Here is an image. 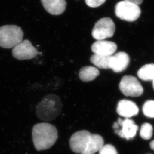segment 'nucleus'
I'll use <instances>...</instances> for the list:
<instances>
[{
    "label": "nucleus",
    "mask_w": 154,
    "mask_h": 154,
    "mask_svg": "<svg viewBox=\"0 0 154 154\" xmlns=\"http://www.w3.org/2000/svg\"><path fill=\"white\" fill-rule=\"evenodd\" d=\"M32 141L38 151L51 148L58 139V132L54 126L48 123H39L32 129Z\"/></svg>",
    "instance_id": "1"
},
{
    "label": "nucleus",
    "mask_w": 154,
    "mask_h": 154,
    "mask_svg": "<svg viewBox=\"0 0 154 154\" xmlns=\"http://www.w3.org/2000/svg\"><path fill=\"white\" fill-rule=\"evenodd\" d=\"M63 107L61 100L56 95L45 96L36 107V115L38 118L45 121H51L60 114Z\"/></svg>",
    "instance_id": "2"
},
{
    "label": "nucleus",
    "mask_w": 154,
    "mask_h": 154,
    "mask_svg": "<svg viewBox=\"0 0 154 154\" xmlns=\"http://www.w3.org/2000/svg\"><path fill=\"white\" fill-rule=\"evenodd\" d=\"M23 32L16 25H4L0 26V47L13 48L23 41Z\"/></svg>",
    "instance_id": "3"
},
{
    "label": "nucleus",
    "mask_w": 154,
    "mask_h": 154,
    "mask_svg": "<svg viewBox=\"0 0 154 154\" xmlns=\"http://www.w3.org/2000/svg\"><path fill=\"white\" fill-rule=\"evenodd\" d=\"M115 12L116 16L121 20L131 22L137 20L141 13L139 5L124 0L117 4Z\"/></svg>",
    "instance_id": "4"
},
{
    "label": "nucleus",
    "mask_w": 154,
    "mask_h": 154,
    "mask_svg": "<svg viewBox=\"0 0 154 154\" xmlns=\"http://www.w3.org/2000/svg\"><path fill=\"white\" fill-rule=\"evenodd\" d=\"M115 31V25L112 19L104 17L96 22L92 31V35L97 41L111 38Z\"/></svg>",
    "instance_id": "5"
},
{
    "label": "nucleus",
    "mask_w": 154,
    "mask_h": 154,
    "mask_svg": "<svg viewBox=\"0 0 154 154\" xmlns=\"http://www.w3.org/2000/svg\"><path fill=\"white\" fill-rule=\"evenodd\" d=\"M120 90L125 96L138 97L144 92V89L135 77L126 75L123 77L119 85Z\"/></svg>",
    "instance_id": "6"
},
{
    "label": "nucleus",
    "mask_w": 154,
    "mask_h": 154,
    "mask_svg": "<svg viewBox=\"0 0 154 154\" xmlns=\"http://www.w3.org/2000/svg\"><path fill=\"white\" fill-rule=\"evenodd\" d=\"M114 132L119 136L126 140L134 138L137 134L138 126L136 125L134 121L126 118L122 120L119 118L118 121L113 125Z\"/></svg>",
    "instance_id": "7"
},
{
    "label": "nucleus",
    "mask_w": 154,
    "mask_h": 154,
    "mask_svg": "<svg viewBox=\"0 0 154 154\" xmlns=\"http://www.w3.org/2000/svg\"><path fill=\"white\" fill-rule=\"evenodd\" d=\"M38 54V50L28 39L23 41L12 50L13 57L19 60H31L36 57Z\"/></svg>",
    "instance_id": "8"
},
{
    "label": "nucleus",
    "mask_w": 154,
    "mask_h": 154,
    "mask_svg": "<svg viewBox=\"0 0 154 154\" xmlns=\"http://www.w3.org/2000/svg\"><path fill=\"white\" fill-rule=\"evenodd\" d=\"M91 134L86 130L77 131L69 140L70 148L74 153L82 154L87 148Z\"/></svg>",
    "instance_id": "9"
},
{
    "label": "nucleus",
    "mask_w": 154,
    "mask_h": 154,
    "mask_svg": "<svg viewBox=\"0 0 154 154\" xmlns=\"http://www.w3.org/2000/svg\"><path fill=\"white\" fill-rule=\"evenodd\" d=\"M117 45L115 42L110 41L100 40L95 42L91 46V50L94 54L110 56L115 53Z\"/></svg>",
    "instance_id": "10"
},
{
    "label": "nucleus",
    "mask_w": 154,
    "mask_h": 154,
    "mask_svg": "<svg viewBox=\"0 0 154 154\" xmlns=\"http://www.w3.org/2000/svg\"><path fill=\"white\" fill-rule=\"evenodd\" d=\"M130 63V57L125 52H119L111 55V69L115 72H121L125 70Z\"/></svg>",
    "instance_id": "11"
},
{
    "label": "nucleus",
    "mask_w": 154,
    "mask_h": 154,
    "mask_svg": "<svg viewBox=\"0 0 154 154\" xmlns=\"http://www.w3.org/2000/svg\"><path fill=\"white\" fill-rule=\"evenodd\" d=\"M116 110L119 115L128 118L137 115L139 109L135 103L132 101L124 99L118 102Z\"/></svg>",
    "instance_id": "12"
},
{
    "label": "nucleus",
    "mask_w": 154,
    "mask_h": 154,
    "mask_svg": "<svg viewBox=\"0 0 154 154\" xmlns=\"http://www.w3.org/2000/svg\"><path fill=\"white\" fill-rule=\"evenodd\" d=\"M41 1L46 11L54 16L63 13L67 5L66 0H41Z\"/></svg>",
    "instance_id": "13"
},
{
    "label": "nucleus",
    "mask_w": 154,
    "mask_h": 154,
    "mask_svg": "<svg viewBox=\"0 0 154 154\" xmlns=\"http://www.w3.org/2000/svg\"><path fill=\"white\" fill-rule=\"evenodd\" d=\"M104 139L98 134H91L87 148L82 154H94L104 146Z\"/></svg>",
    "instance_id": "14"
},
{
    "label": "nucleus",
    "mask_w": 154,
    "mask_h": 154,
    "mask_svg": "<svg viewBox=\"0 0 154 154\" xmlns=\"http://www.w3.org/2000/svg\"><path fill=\"white\" fill-rule=\"evenodd\" d=\"M99 71L97 68L93 66L82 67L79 73V77L83 82L92 81L99 75Z\"/></svg>",
    "instance_id": "15"
},
{
    "label": "nucleus",
    "mask_w": 154,
    "mask_h": 154,
    "mask_svg": "<svg viewBox=\"0 0 154 154\" xmlns=\"http://www.w3.org/2000/svg\"><path fill=\"white\" fill-rule=\"evenodd\" d=\"M111 55H102L94 54L90 57V61L99 69H111Z\"/></svg>",
    "instance_id": "16"
},
{
    "label": "nucleus",
    "mask_w": 154,
    "mask_h": 154,
    "mask_svg": "<svg viewBox=\"0 0 154 154\" xmlns=\"http://www.w3.org/2000/svg\"><path fill=\"white\" fill-rule=\"evenodd\" d=\"M138 77L144 81L154 79V64H146L141 67L137 72Z\"/></svg>",
    "instance_id": "17"
},
{
    "label": "nucleus",
    "mask_w": 154,
    "mask_h": 154,
    "mask_svg": "<svg viewBox=\"0 0 154 154\" xmlns=\"http://www.w3.org/2000/svg\"><path fill=\"white\" fill-rule=\"evenodd\" d=\"M153 127L148 123H145L141 126L140 135L144 140H149L153 135Z\"/></svg>",
    "instance_id": "18"
},
{
    "label": "nucleus",
    "mask_w": 154,
    "mask_h": 154,
    "mask_svg": "<svg viewBox=\"0 0 154 154\" xmlns=\"http://www.w3.org/2000/svg\"><path fill=\"white\" fill-rule=\"evenodd\" d=\"M143 112L146 116L154 118V101L148 100L144 103Z\"/></svg>",
    "instance_id": "19"
},
{
    "label": "nucleus",
    "mask_w": 154,
    "mask_h": 154,
    "mask_svg": "<svg viewBox=\"0 0 154 154\" xmlns=\"http://www.w3.org/2000/svg\"><path fill=\"white\" fill-rule=\"evenodd\" d=\"M99 154H118V152L113 146L107 144L101 148L99 151Z\"/></svg>",
    "instance_id": "20"
},
{
    "label": "nucleus",
    "mask_w": 154,
    "mask_h": 154,
    "mask_svg": "<svg viewBox=\"0 0 154 154\" xmlns=\"http://www.w3.org/2000/svg\"><path fill=\"white\" fill-rule=\"evenodd\" d=\"M87 6L91 8L98 7L105 2L106 0H85Z\"/></svg>",
    "instance_id": "21"
},
{
    "label": "nucleus",
    "mask_w": 154,
    "mask_h": 154,
    "mask_svg": "<svg viewBox=\"0 0 154 154\" xmlns=\"http://www.w3.org/2000/svg\"><path fill=\"white\" fill-rule=\"evenodd\" d=\"M125 1L128 2L130 3H133L137 5H141L143 2V0H124Z\"/></svg>",
    "instance_id": "22"
},
{
    "label": "nucleus",
    "mask_w": 154,
    "mask_h": 154,
    "mask_svg": "<svg viewBox=\"0 0 154 154\" xmlns=\"http://www.w3.org/2000/svg\"><path fill=\"white\" fill-rule=\"evenodd\" d=\"M150 147L152 150H154V140L153 141H152L151 143H150Z\"/></svg>",
    "instance_id": "23"
},
{
    "label": "nucleus",
    "mask_w": 154,
    "mask_h": 154,
    "mask_svg": "<svg viewBox=\"0 0 154 154\" xmlns=\"http://www.w3.org/2000/svg\"><path fill=\"white\" fill-rule=\"evenodd\" d=\"M153 88H154V79L153 80Z\"/></svg>",
    "instance_id": "24"
}]
</instances>
